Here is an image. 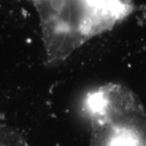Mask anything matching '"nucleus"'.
<instances>
[{"instance_id":"f257e3e1","label":"nucleus","mask_w":146,"mask_h":146,"mask_svg":"<svg viewBox=\"0 0 146 146\" xmlns=\"http://www.w3.org/2000/svg\"><path fill=\"white\" fill-rule=\"evenodd\" d=\"M84 110L91 124L89 146H146V112L130 90L107 84L90 92Z\"/></svg>"}]
</instances>
